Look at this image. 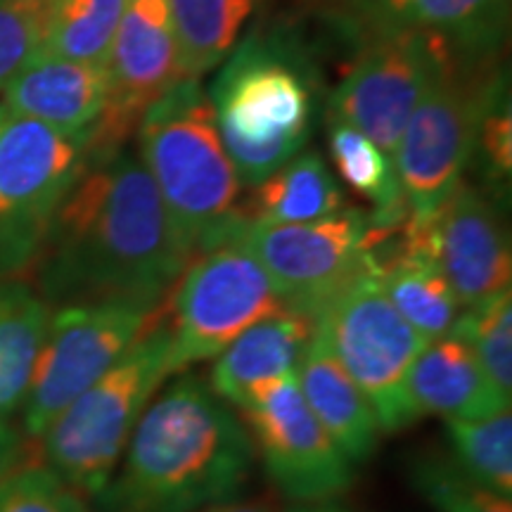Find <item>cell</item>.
Instances as JSON below:
<instances>
[{
    "instance_id": "cell-1",
    "label": "cell",
    "mask_w": 512,
    "mask_h": 512,
    "mask_svg": "<svg viewBox=\"0 0 512 512\" xmlns=\"http://www.w3.org/2000/svg\"><path fill=\"white\" fill-rule=\"evenodd\" d=\"M93 150V147H91ZM136 152H91L67 192L34 266L48 304H164L190 264Z\"/></svg>"
},
{
    "instance_id": "cell-2",
    "label": "cell",
    "mask_w": 512,
    "mask_h": 512,
    "mask_svg": "<svg viewBox=\"0 0 512 512\" xmlns=\"http://www.w3.org/2000/svg\"><path fill=\"white\" fill-rule=\"evenodd\" d=\"M254 460L238 413L181 375L147 406L98 498L105 512H202L240 498Z\"/></svg>"
},
{
    "instance_id": "cell-3",
    "label": "cell",
    "mask_w": 512,
    "mask_h": 512,
    "mask_svg": "<svg viewBox=\"0 0 512 512\" xmlns=\"http://www.w3.org/2000/svg\"><path fill=\"white\" fill-rule=\"evenodd\" d=\"M316 95L313 64L287 36L252 34L226 57L209 102L242 185L254 188L304 150Z\"/></svg>"
},
{
    "instance_id": "cell-4",
    "label": "cell",
    "mask_w": 512,
    "mask_h": 512,
    "mask_svg": "<svg viewBox=\"0 0 512 512\" xmlns=\"http://www.w3.org/2000/svg\"><path fill=\"white\" fill-rule=\"evenodd\" d=\"M138 159L192 259L238 221L242 183L221 143L209 95L185 79L140 117Z\"/></svg>"
},
{
    "instance_id": "cell-5",
    "label": "cell",
    "mask_w": 512,
    "mask_h": 512,
    "mask_svg": "<svg viewBox=\"0 0 512 512\" xmlns=\"http://www.w3.org/2000/svg\"><path fill=\"white\" fill-rule=\"evenodd\" d=\"M174 375L171 337L159 311L143 337L38 437L46 465L81 496H98L147 406Z\"/></svg>"
},
{
    "instance_id": "cell-6",
    "label": "cell",
    "mask_w": 512,
    "mask_h": 512,
    "mask_svg": "<svg viewBox=\"0 0 512 512\" xmlns=\"http://www.w3.org/2000/svg\"><path fill=\"white\" fill-rule=\"evenodd\" d=\"M503 81H508L503 53L463 55L441 43L430 86L394 152L408 219L432 216L463 181L486 105Z\"/></svg>"
},
{
    "instance_id": "cell-7",
    "label": "cell",
    "mask_w": 512,
    "mask_h": 512,
    "mask_svg": "<svg viewBox=\"0 0 512 512\" xmlns=\"http://www.w3.org/2000/svg\"><path fill=\"white\" fill-rule=\"evenodd\" d=\"M313 323L316 335L366 396L382 432H401L420 420L408 396V375L430 342L389 302L373 259L320 309Z\"/></svg>"
},
{
    "instance_id": "cell-8",
    "label": "cell",
    "mask_w": 512,
    "mask_h": 512,
    "mask_svg": "<svg viewBox=\"0 0 512 512\" xmlns=\"http://www.w3.org/2000/svg\"><path fill=\"white\" fill-rule=\"evenodd\" d=\"M283 309L268 273L238 240L204 249L183 268L162 304L176 375L214 361L242 332Z\"/></svg>"
},
{
    "instance_id": "cell-9",
    "label": "cell",
    "mask_w": 512,
    "mask_h": 512,
    "mask_svg": "<svg viewBox=\"0 0 512 512\" xmlns=\"http://www.w3.org/2000/svg\"><path fill=\"white\" fill-rule=\"evenodd\" d=\"M91 128L64 133L8 114L0 126V280L34 266L50 223L91 159Z\"/></svg>"
},
{
    "instance_id": "cell-10",
    "label": "cell",
    "mask_w": 512,
    "mask_h": 512,
    "mask_svg": "<svg viewBox=\"0 0 512 512\" xmlns=\"http://www.w3.org/2000/svg\"><path fill=\"white\" fill-rule=\"evenodd\" d=\"M387 228L361 209L344 207L311 223L238 219L223 240H238L268 273L287 309L316 318L370 264V249ZM221 240V242H223Z\"/></svg>"
},
{
    "instance_id": "cell-11",
    "label": "cell",
    "mask_w": 512,
    "mask_h": 512,
    "mask_svg": "<svg viewBox=\"0 0 512 512\" xmlns=\"http://www.w3.org/2000/svg\"><path fill=\"white\" fill-rule=\"evenodd\" d=\"M159 311L162 306L150 309L131 302H88L57 309L50 316L22 403L29 437H41L76 396L100 380L155 323Z\"/></svg>"
},
{
    "instance_id": "cell-12",
    "label": "cell",
    "mask_w": 512,
    "mask_h": 512,
    "mask_svg": "<svg viewBox=\"0 0 512 512\" xmlns=\"http://www.w3.org/2000/svg\"><path fill=\"white\" fill-rule=\"evenodd\" d=\"M240 413L266 475L287 498L330 503L351 489L354 463L306 406L297 370L261 387Z\"/></svg>"
},
{
    "instance_id": "cell-13",
    "label": "cell",
    "mask_w": 512,
    "mask_h": 512,
    "mask_svg": "<svg viewBox=\"0 0 512 512\" xmlns=\"http://www.w3.org/2000/svg\"><path fill=\"white\" fill-rule=\"evenodd\" d=\"M441 41L413 27L370 36L337 83L330 119L354 126L394 159L408 119L430 86Z\"/></svg>"
},
{
    "instance_id": "cell-14",
    "label": "cell",
    "mask_w": 512,
    "mask_h": 512,
    "mask_svg": "<svg viewBox=\"0 0 512 512\" xmlns=\"http://www.w3.org/2000/svg\"><path fill=\"white\" fill-rule=\"evenodd\" d=\"M105 72L107 105L91 128L98 152L124 147L140 117L185 81L169 0H126Z\"/></svg>"
},
{
    "instance_id": "cell-15",
    "label": "cell",
    "mask_w": 512,
    "mask_h": 512,
    "mask_svg": "<svg viewBox=\"0 0 512 512\" xmlns=\"http://www.w3.org/2000/svg\"><path fill=\"white\" fill-rule=\"evenodd\" d=\"M403 228L437 264L460 309L510 290V233L491 192L460 181L432 216L406 219Z\"/></svg>"
},
{
    "instance_id": "cell-16",
    "label": "cell",
    "mask_w": 512,
    "mask_h": 512,
    "mask_svg": "<svg viewBox=\"0 0 512 512\" xmlns=\"http://www.w3.org/2000/svg\"><path fill=\"white\" fill-rule=\"evenodd\" d=\"M3 107L64 133L88 131L107 105L105 64L36 55L3 91Z\"/></svg>"
},
{
    "instance_id": "cell-17",
    "label": "cell",
    "mask_w": 512,
    "mask_h": 512,
    "mask_svg": "<svg viewBox=\"0 0 512 512\" xmlns=\"http://www.w3.org/2000/svg\"><path fill=\"white\" fill-rule=\"evenodd\" d=\"M313 330V318L292 309L259 320L214 358L211 392L230 408H245L261 387L299 368Z\"/></svg>"
},
{
    "instance_id": "cell-18",
    "label": "cell",
    "mask_w": 512,
    "mask_h": 512,
    "mask_svg": "<svg viewBox=\"0 0 512 512\" xmlns=\"http://www.w3.org/2000/svg\"><path fill=\"white\" fill-rule=\"evenodd\" d=\"M403 223L384 230L370 249L373 271L401 318L425 342H434L451 332L463 309L437 264L408 238Z\"/></svg>"
},
{
    "instance_id": "cell-19",
    "label": "cell",
    "mask_w": 512,
    "mask_h": 512,
    "mask_svg": "<svg viewBox=\"0 0 512 512\" xmlns=\"http://www.w3.org/2000/svg\"><path fill=\"white\" fill-rule=\"evenodd\" d=\"M408 396L420 418L437 415L441 420L489 418L510 411L512 403L498 392L472 349L451 332L427 344L415 358Z\"/></svg>"
},
{
    "instance_id": "cell-20",
    "label": "cell",
    "mask_w": 512,
    "mask_h": 512,
    "mask_svg": "<svg viewBox=\"0 0 512 512\" xmlns=\"http://www.w3.org/2000/svg\"><path fill=\"white\" fill-rule=\"evenodd\" d=\"M297 384L306 406L351 463L373 458L382 434L373 408L316 330L299 361Z\"/></svg>"
},
{
    "instance_id": "cell-21",
    "label": "cell",
    "mask_w": 512,
    "mask_h": 512,
    "mask_svg": "<svg viewBox=\"0 0 512 512\" xmlns=\"http://www.w3.org/2000/svg\"><path fill=\"white\" fill-rule=\"evenodd\" d=\"M344 209V190L318 152L302 150L275 174L254 185L238 207L249 223H311Z\"/></svg>"
},
{
    "instance_id": "cell-22",
    "label": "cell",
    "mask_w": 512,
    "mask_h": 512,
    "mask_svg": "<svg viewBox=\"0 0 512 512\" xmlns=\"http://www.w3.org/2000/svg\"><path fill=\"white\" fill-rule=\"evenodd\" d=\"M50 316V304L36 290L0 280V420L24 403Z\"/></svg>"
},
{
    "instance_id": "cell-23",
    "label": "cell",
    "mask_w": 512,
    "mask_h": 512,
    "mask_svg": "<svg viewBox=\"0 0 512 512\" xmlns=\"http://www.w3.org/2000/svg\"><path fill=\"white\" fill-rule=\"evenodd\" d=\"M264 0H169L185 79L200 81L238 48Z\"/></svg>"
},
{
    "instance_id": "cell-24",
    "label": "cell",
    "mask_w": 512,
    "mask_h": 512,
    "mask_svg": "<svg viewBox=\"0 0 512 512\" xmlns=\"http://www.w3.org/2000/svg\"><path fill=\"white\" fill-rule=\"evenodd\" d=\"M508 24L510 0H411L399 19L463 55L503 53Z\"/></svg>"
},
{
    "instance_id": "cell-25",
    "label": "cell",
    "mask_w": 512,
    "mask_h": 512,
    "mask_svg": "<svg viewBox=\"0 0 512 512\" xmlns=\"http://www.w3.org/2000/svg\"><path fill=\"white\" fill-rule=\"evenodd\" d=\"M328 145L332 164L342 181L375 207V214L370 216L375 226H401L408 219V207L403 202L394 159L384 155L373 140L354 126L335 119L328 121Z\"/></svg>"
},
{
    "instance_id": "cell-26",
    "label": "cell",
    "mask_w": 512,
    "mask_h": 512,
    "mask_svg": "<svg viewBox=\"0 0 512 512\" xmlns=\"http://www.w3.org/2000/svg\"><path fill=\"white\" fill-rule=\"evenodd\" d=\"M126 0H48L38 55L105 64Z\"/></svg>"
},
{
    "instance_id": "cell-27",
    "label": "cell",
    "mask_w": 512,
    "mask_h": 512,
    "mask_svg": "<svg viewBox=\"0 0 512 512\" xmlns=\"http://www.w3.org/2000/svg\"><path fill=\"white\" fill-rule=\"evenodd\" d=\"M451 458L470 477L496 494L512 498V415L501 411L489 418L444 420Z\"/></svg>"
},
{
    "instance_id": "cell-28",
    "label": "cell",
    "mask_w": 512,
    "mask_h": 512,
    "mask_svg": "<svg viewBox=\"0 0 512 512\" xmlns=\"http://www.w3.org/2000/svg\"><path fill=\"white\" fill-rule=\"evenodd\" d=\"M413 489L437 512H512V498L496 494L460 467L451 453L422 451L411 460Z\"/></svg>"
},
{
    "instance_id": "cell-29",
    "label": "cell",
    "mask_w": 512,
    "mask_h": 512,
    "mask_svg": "<svg viewBox=\"0 0 512 512\" xmlns=\"http://www.w3.org/2000/svg\"><path fill=\"white\" fill-rule=\"evenodd\" d=\"M451 335L463 339L498 392L512 399V290L460 311Z\"/></svg>"
},
{
    "instance_id": "cell-30",
    "label": "cell",
    "mask_w": 512,
    "mask_h": 512,
    "mask_svg": "<svg viewBox=\"0 0 512 512\" xmlns=\"http://www.w3.org/2000/svg\"><path fill=\"white\" fill-rule=\"evenodd\" d=\"M0 512H91L48 465H12L0 475Z\"/></svg>"
},
{
    "instance_id": "cell-31",
    "label": "cell",
    "mask_w": 512,
    "mask_h": 512,
    "mask_svg": "<svg viewBox=\"0 0 512 512\" xmlns=\"http://www.w3.org/2000/svg\"><path fill=\"white\" fill-rule=\"evenodd\" d=\"M43 22V0H0V93L38 55Z\"/></svg>"
},
{
    "instance_id": "cell-32",
    "label": "cell",
    "mask_w": 512,
    "mask_h": 512,
    "mask_svg": "<svg viewBox=\"0 0 512 512\" xmlns=\"http://www.w3.org/2000/svg\"><path fill=\"white\" fill-rule=\"evenodd\" d=\"M472 162L479 164L486 183L496 188L508 185L512 174V107L508 81L498 86L494 98L486 105Z\"/></svg>"
},
{
    "instance_id": "cell-33",
    "label": "cell",
    "mask_w": 512,
    "mask_h": 512,
    "mask_svg": "<svg viewBox=\"0 0 512 512\" xmlns=\"http://www.w3.org/2000/svg\"><path fill=\"white\" fill-rule=\"evenodd\" d=\"M411 0H351V12L370 36L399 27L401 12Z\"/></svg>"
},
{
    "instance_id": "cell-34",
    "label": "cell",
    "mask_w": 512,
    "mask_h": 512,
    "mask_svg": "<svg viewBox=\"0 0 512 512\" xmlns=\"http://www.w3.org/2000/svg\"><path fill=\"white\" fill-rule=\"evenodd\" d=\"M202 512H283L273 501H266V498H249V501H228L211 505V508Z\"/></svg>"
},
{
    "instance_id": "cell-35",
    "label": "cell",
    "mask_w": 512,
    "mask_h": 512,
    "mask_svg": "<svg viewBox=\"0 0 512 512\" xmlns=\"http://www.w3.org/2000/svg\"><path fill=\"white\" fill-rule=\"evenodd\" d=\"M15 453H17V437L10 430V425L5 420H0V475L8 472L15 465Z\"/></svg>"
},
{
    "instance_id": "cell-36",
    "label": "cell",
    "mask_w": 512,
    "mask_h": 512,
    "mask_svg": "<svg viewBox=\"0 0 512 512\" xmlns=\"http://www.w3.org/2000/svg\"><path fill=\"white\" fill-rule=\"evenodd\" d=\"M290 512H349V510L339 508V505H332V503H313V505H299V508H294Z\"/></svg>"
},
{
    "instance_id": "cell-37",
    "label": "cell",
    "mask_w": 512,
    "mask_h": 512,
    "mask_svg": "<svg viewBox=\"0 0 512 512\" xmlns=\"http://www.w3.org/2000/svg\"><path fill=\"white\" fill-rule=\"evenodd\" d=\"M5 117H8V110H5V107H3V102H0V126H3Z\"/></svg>"
},
{
    "instance_id": "cell-38",
    "label": "cell",
    "mask_w": 512,
    "mask_h": 512,
    "mask_svg": "<svg viewBox=\"0 0 512 512\" xmlns=\"http://www.w3.org/2000/svg\"><path fill=\"white\" fill-rule=\"evenodd\" d=\"M43 3H48V0H43Z\"/></svg>"
}]
</instances>
